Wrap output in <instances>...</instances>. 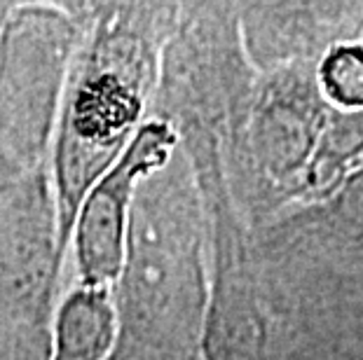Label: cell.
<instances>
[{
    "label": "cell",
    "instance_id": "obj_3",
    "mask_svg": "<svg viewBox=\"0 0 363 360\" xmlns=\"http://www.w3.org/2000/svg\"><path fill=\"white\" fill-rule=\"evenodd\" d=\"M228 134L244 204L258 213L333 194L347 175L333 152V112L316 89L314 59L262 73Z\"/></svg>",
    "mask_w": 363,
    "mask_h": 360
},
{
    "label": "cell",
    "instance_id": "obj_7",
    "mask_svg": "<svg viewBox=\"0 0 363 360\" xmlns=\"http://www.w3.org/2000/svg\"><path fill=\"white\" fill-rule=\"evenodd\" d=\"M118 339L113 288L78 283L52 320L50 360H108Z\"/></svg>",
    "mask_w": 363,
    "mask_h": 360
},
{
    "label": "cell",
    "instance_id": "obj_2",
    "mask_svg": "<svg viewBox=\"0 0 363 360\" xmlns=\"http://www.w3.org/2000/svg\"><path fill=\"white\" fill-rule=\"evenodd\" d=\"M208 229L195 173L176 150L138 185L113 286L118 339L108 360H202Z\"/></svg>",
    "mask_w": 363,
    "mask_h": 360
},
{
    "label": "cell",
    "instance_id": "obj_4",
    "mask_svg": "<svg viewBox=\"0 0 363 360\" xmlns=\"http://www.w3.org/2000/svg\"><path fill=\"white\" fill-rule=\"evenodd\" d=\"M78 35L75 3H7L0 24V182L48 164Z\"/></svg>",
    "mask_w": 363,
    "mask_h": 360
},
{
    "label": "cell",
    "instance_id": "obj_8",
    "mask_svg": "<svg viewBox=\"0 0 363 360\" xmlns=\"http://www.w3.org/2000/svg\"><path fill=\"white\" fill-rule=\"evenodd\" d=\"M314 82L330 112L363 120V42H330L314 59Z\"/></svg>",
    "mask_w": 363,
    "mask_h": 360
},
{
    "label": "cell",
    "instance_id": "obj_1",
    "mask_svg": "<svg viewBox=\"0 0 363 360\" xmlns=\"http://www.w3.org/2000/svg\"><path fill=\"white\" fill-rule=\"evenodd\" d=\"M179 7L75 3L80 35L68 61L48 159L66 252L84 194L150 120Z\"/></svg>",
    "mask_w": 363,
    "mask_h": 360
},
{
    "label": "cell",
    "instance_id": "obj_6",
    "mask_svg": "<svg viewBox=\"0 0 363 360\" xmlns=\"http://www.w3.org/2000/svg\"><path fill=\"white\" fill-rule=\"evenodd\" d=\"M176 150L179 132L174 124L150 117L84 194L71 232L75 269L82 286L113 288L118 283L136 190L150 173L167 166Z\"/></svg>",
    "mask_w": 363,
    "mask_h": 360
},
{
    "label": "cell",
    "instance_id": "obj_9",
    "mask_svg": "<svg viewBox=\"0 0 363 360\" xmlns=\"http://www.w3.org/2000/svg\"><path fill=\"white\" fill-rule=\"evenodd\" d=\"M333 211L352 232L363 236V162L345 175L333 192Z\"/></svg>",
    "mask_w": 363,
    "mask_h": 360
},
{
    "label": "cell",
    "instance_id": "obj_5",
    "mask_svg": "<svg viewBox=\"0 0 363 360\" xmlns=\"http://www.w3.org/2000/svg\"><path fill=\"white\" fill-rule=\"evenodd\" d=\"M66 255L48 164L0 182V360H50Z\"/></svg>",
    "mask_w": 363,
    "mask_h": 360
},
{
    "label": "cell",
    "instance_id": "obj_10",
    "mask_svg": "<svg viewBox=\"0 0 363 360\" xmlns=\"http://www.w3.org/2000/svg\"><path fill=\"white\" fill-rule=\"evenodd\" d=\"M5 12H7V3H0V24H3V19H5Z\"/></svg>",
    "mask_w": 363,
    "mask_h": 360
}]
</instances>
